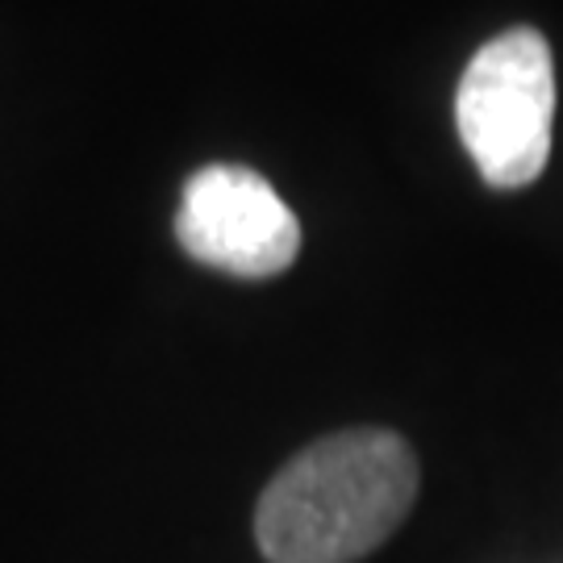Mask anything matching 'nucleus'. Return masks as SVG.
Instances as JSON below:
<instances>
[{"label":"nucleus","mask_w":563,"mask_h":563,"mask_svg":"<svg viewBox=\"0 0 563 563\" xmlns=\"http://www.w3.org/2000/svg\"><path fill=\"white\" fill-rule=\"evenodd\" d=\"M418 460L393 430H342L305 446L255 509L267 563H355L405 522Z\"/></svg>","instance_id":"obj_1"},{"label":"nucleus","mask_w":563,"mask_h":563,"mask_svg":"<svg viewBox=\"0 0 563 563\" xmlns=\"http://www.w3.org/2000/svg\"><path fill=\"white\" fill-rule=\"evenodd\" d=\"M555 63L539 30L518 25L472 55L455 92V125L484 180L526 188L551 155Z\"/></svg>","instance_id":"obj_2"},{"label":"nucleus","mask_w":563,"mask_h":563,"mask_svg":"<svg viewBox=\"0 0 563 563\" xmlns=\"http://www.w3.org/2000/svg\"><path fill=\"white\" fill-rule=\"evenodd\" d=\"M176 239L205 267L242 280H267L292 267L301 251V225L260 172L239 163H209L184 184Z\"/></svg>","instance_id":"obj_3"}]
</instances>
